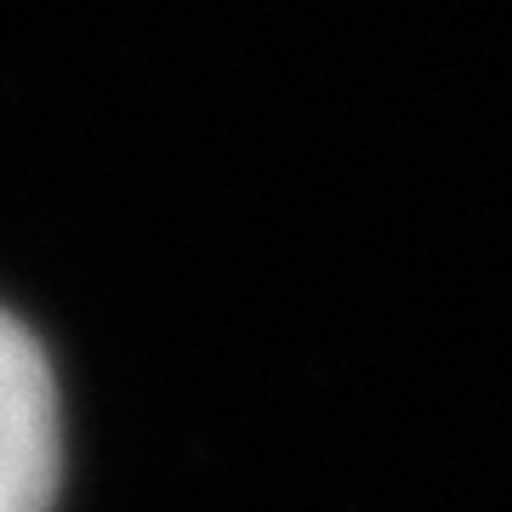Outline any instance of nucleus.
<instances>
[{"instance_id":"obj_1","label":"nucleus","mask_w":512,"mask_h":512,"mask_svg":"<svg viewBox=\"0 0 512 512\" xmlns=\"http://www.w3.org/2000/svg\"><path fill=\"white\" fill-rule=\"evenodd\" d=\"M63 484V416L52 365L0 308V512H52Z\"/></svg>"}]
</instances>
